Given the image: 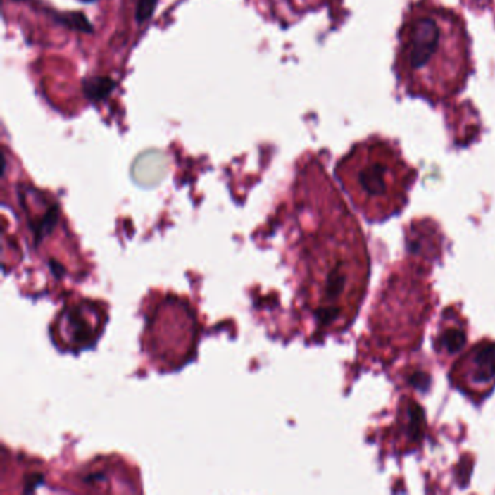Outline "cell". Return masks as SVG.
<instances>
[{"label":"cell","mask_w":495,"mask_h":495,"mask_svg":"<svg viewBox=\"0 0 495 495\" xmlns=\"http://www.w3.org/2000/svg\"><path fill=\"white\" fill-rule=\"evenodd\" d=\"M451 20L441 13H420L408 23L403 37V67L410 76L436 80V70L446 65Z\"/></svg>","instance_id":"6da1fadb"},{"label":"cell","mask_w":495,"mask_h":495,"mask_svg":"<svg viewBox=\"0 0 495 495\" xmlns=\"http://www.w3.org/2000/svg\"><path fill=\"white\" fill-rule=\"evenodd\" d=\"M469 376L474 384L495 381V344H478L469 353Z\"/></svg>","instance_id":"7a4b0ae2"},{"label":"cell","mask_w":495,"mask_h":495,"mask_svg":"<svg viewBox=\"0 0 495 495\" xmlns=\"http://www.w3.org/2000/svg\"><path fill=\"white\" fill-rule=\"evenodd\" d=\"M389 168L384 161H370L359 170L358 184L369 198L384 196L388 192Z\"/></svg>","instance_id":"3957f363"},{"label":"cell","mask_w":495,"mask_h":495,"mask_svg":"<svg viewBox=\"0 0 495 495\" xmlns=\"http://www.w3.org/2000/svg\"><path fill=\"white\" fill-rule=\"evenodd\" d=\"M115 87H116V83L108 76H96V77L83 80L84 96L95 102L106 99Z\"/></svg>","instance_id":"277c9868"},{"label":"cell","mask_w":495,"mask_h":495,"mask_svg":"<svg viewBox=\"0 0 495 495\" xmlns=\"http://www.w3.org/2000/svg\"><path fill=\"white\" fill-rule=\"evenodd\" d=\"M56 19H57V22L61 23V25H64L70 30H76V31L86 32V34L93 32L92 23L89 22L87 16L82 12H65V13L57 15Z\"/></svg>","instance_id":"5b68a950"},{"label":"cell","mask_w":495,"mask_h":495,"mask_svg":"<svg viewBox=\"0 0 495 495\" xmlns=\"http://www.w3.org/2000/svg\"><path fill=\"white\" fill-rule=\"evenodd\" d=\"M466 343V336L462 330L458 328H451L444 332L439 340L440 347H443L449 355H455Z\"/></svg>","instance_id":"8992f818"},{"label":"cell","mask_w":495,"mask_h":495,"mask_svg":"<svg viewBox=\"0 0 495 495\" xmlns=\"http://www.w3.org/2000/svg\"><path fill=\"white\" fill-rule=\"evenodd\" d=\"M422 426H424L422 410L417 404H410L408 406V427H407L408 437L411 440L417 441L421 437Z\"/></svg>","instance_id":"52a82bcc"},{"label":"cell","mask_w":495,"mask_h":495,"mask_svg":"<svg viewBox=\"0 0 495 495\" xmlns=\"http://www.w3.org/2000/svg\"><path fill=\"white\" fill-rule=\"evenodd\" d=\"M344 285H346V275L342 272V269L339 266L332 273H330V276H328L327 288H325L327 296L330 299H336L343 292Z\"/></svg>","instance_id":"ba28073f"},{"label":"cell","mask_w":495,"mask_h":495,"mask_svg":"<svg viewBox=\"0 0 495 495\" xmlns=\"http://www.w3.org/2000/svg\"><path fill=\"white\" fill-rule=\"evenodd\" d=\"M157 2H158V0H138V2H137V11H135L137 22L143 23V22L149 20L153 16L154 11H156Z\"/></svg>","instance_id":"9c48e42d"},{"label":"cell","mask_w":495,"mask_h":495,"mask_svg":"<svg viewBox=\"0 0 495 495\" xmlns=\"http://www.w3.org/2000/svg\"><path fill=\"white\" fill-rule=\"evenodd\" d=\"M411 384L414 388L420 389V391H426L430 385V378H429V375L426 373H422V372H417L411 376Z\"/></svg>","instance_id":"30bf717a"},{"label":"cell","mask_w":495,"mask_h":495,"mask_svg":"<svg viewBox=\"0 0 495 495\" xmlns=\"http://www.w3.org/2000/svg\"><path fill=\"white\" fill-rule=\"evenodd\" d=\"M80 2H83V4H95L96 0H80Z\"/></svg>","instance_id":"8fae6325"},{"label":"cell","mask_w":495,"mask_h":495,"mask_svg":"<svg viewBox=\"0 0 495 495\" xmlns=\"http://www.w3.org/2000/svg\"><path fill=\"white\" fill-rule=\"evenodd\" d=\"M16 2H23V0H16Z\"/></svg>","instance_id":"7c38bea8"}]
</instances>
